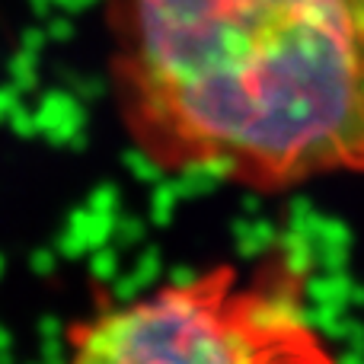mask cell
I'll return each mask as SVG.
<instances>
[{
    "label": "cell",
    "instance_id": "cell-1",
    "mask_svg": "<svg viewBox=\"0 0 364 364\" xmlns=\"http://www.w3.org/2000/svg\"><path fill=\"white\" fill-rule=\"evenodd\" d=\"M106 29L151 166L262 195L364 173V0H106Z\"/></svg>",
    "mask_w": 364,
    "mask_h": 364
},
{
    "label": "cell",
    "instance_id": "cell-2",
    "mask_svg": "<svg viewBox=\"0 0 364 364\" xmlns=\"http://www.w3.org/2000/svg\"><path fill=\"white\" fill-rule=\"evenodd\" d=\"M307 275L288 252L218 262L70 326L61 364H342L307 310Z\"/></svg>",
    "mask_w": 364,
    "mask_h": 364
}]
</instances>
